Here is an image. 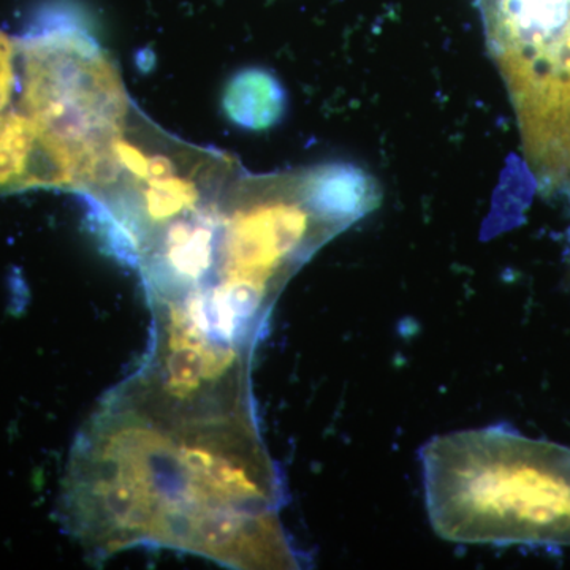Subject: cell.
I'll use <instances>...</instances> for the list:
<instances>
[{
	"mask_svg": "<svg viewBox=\"0 0 570 570\" xmlns=\"http://www.w3.org/2000/svg\"><path fill=\"white\" fill-rule=\"evenodd\" d=\"M20 48L18 41L0 31V115L10 108L14 89L18 88Z\"/></svg>",
	"mask_w": 570,
	"mask_h": 570,
	"instance_id": "ba28073f",
	"label": "cell"
},
{
	"mask_svg": "<svg viewBox=\"0 0 570 570\" xmlns=\"http://www.w3.org/2000/svg\"><path fill=\"white\" fill-rule=\"evenodd\" d=\"M225 105L232 118L239 124L266 127L279 116L283 91L275 78L264 71H246L232 82Z\"/></svg>",
	"mask_w": 570,
	"mask_h": 570,
	"instance_id": "52a82bcc",
	"label": "cell"
},
{
	"mask_svg": "<svg viewBox=\"0 0 570 570\" xmlns=\"http://www.w3.org/2000/svg\"><path fill=\"white\" fill-rule=\"evenodd\" d=\"M18 48V110L36 127L52 187L85 194L135 108L118 67L80 29H43Z\"/></svg>",
	"mask_w": 570,
	"mask_h": 570,
	"instance_id": "3957f363",
	"label": "cell"
},
{
	"mask_svg": "<svg viewBox=\"0 0 570 570\" xmlns=\"http://www.w3.org/2000/svg\"><path fill=\"white\" fill-rule=\"evenodd\" d=\"M283 499L255 412L171 414L115 393L78 438L63 491L67 523L99 554L157 546L235 569H298Z\"/></svg>",
	"mask_w": 570,
	"mask_h": 570,
	"instance_id": "6da1fadb",
	"label": "cell"
},
{
	"mask_svg": "<svg viewBox=\"0 0 570 570\" xmlns=\"http://www.w3.org/2000/svg\"><path fill=\"white\" fill-rule=\"evenodd\" d=\"M52 187L36 127L20 110L0 115V194Z\"/></svg>",
	"mask_w": 570,
	"mask_h": 570,
	"instance_id": "8992f818",
	"label": "cell"
},
{
	"mask_svg": "<svg viewBox=\"0 0 570 570\" xmlns=\"http://www.w3.org/2000/svg\"><path fill=\"white\" fill-rule=\"evenodd\" d=\"M242 170L228 154L187 145L135 107L102 175L82 195L111 246L130 261L146 236L208 204Z\"/></svg>",
	"mask_w": 570,
	"mask_h": 570,
	"instance_id": "277c9868",
	"label": "cell"
},
{
	"mask_svg": "<svg viewBox=\"0 0 570 570\" xmlns=\"http://www.w3.org/2000/svg\"><path fill=\"white\" fill-rule=\"evenodd\" d=\"M420 461L439 538L570 547V448L508 426L472 428L430 439Z\"/></svg>",
	"mask_w": 570,
	"mask_h": 570,
	"instance_id": "7a4b0ae2",
	"label": "cell"
},
{
	"mask_svg": "<svg viewBox=\"0 0 570 570\" xmlns=\"http://www.w3.org/2000/svg\"><path fill=\"white\" fill-rule=\"evenodd\" d=\"M510 91L570 100V0H475Z\"/></svg>",
	"mask_w": 570,
	"mask_h": 570,
	"instance_id": "5b68a950",
	"label": "cell"
}]
</instances>
